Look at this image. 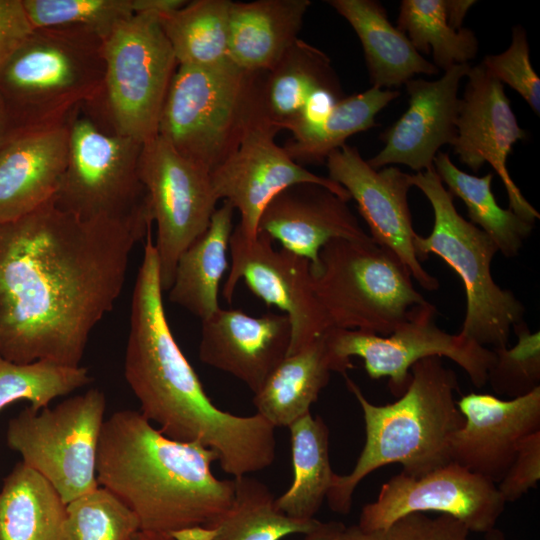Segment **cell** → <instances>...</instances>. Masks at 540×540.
<instances>
[{"label": "cell", "mask_w": 540, "mask_h": 540, "mask_svg": "<svg viewBox=\"0 0 540 540\" xmlns=\"http://www.w3.org/2000/svg\"><path fill=\"white\" fill-rule=\"evenodd\" d=\"M147 217L85 220L51 199L0 222V355L77 367L94 327L112 310Z\"/></svg>", "instance_id": "1"}, {"label": "cell", "mask_w": 540, "mask_h": 540, "mask_svg": "<svg viewBox=\"0 0 540 540\" xmlns=\"http://www.w3.org/2000/svg\"><path fill=\"white\" fill-rule=\"evenodd\" d=\"M132 293L124 376L140 413L167 437L214 450L222 470L238 478L275 460V427L255 413L218 408L206 394L170 329L151 230Z\"/></svg>", "instance_id": "2"}, {"label": "cell", "mask_w": 540, "mask_h": 540, "mask_svg": "<svg viewBox=\"0 0 540 540\" xmlns=\"http://www.w3.org/2000/svg\"><path fill=\"white\" fill-rule=\"evenodd\" d=\"M216 452L171 439L140 411L104 420L96 478L137 516L140 530L162 534L215 522L231 506L235 481L214 476Z\"/></svg>", "instance_id": "3"}, {"label": "cell", "mask_w": 540, "mask_h": 540, "mask_svg": "<svg viewBox=\"0 0 540 540\" xmlns=\"http://www.w3.org/2000/svg\"><path fill=\"white\" fill-rule=\"evenodd\" d=\"M410 373L405 392L386 405L369 402L344 375L363 412L365 444L351 473L334 476L326 496L333 512L348 514L357 485L382 466L398 463L402 473L420 477L451 462L449 439L464 423L454 398L457 376L439 356L416 362Z\"/></svg>", "instance_id": "4"}, {"label": "cell", "mask_w": 540, "mask_h": 540, "mask_svg": "<svg viewBox=\"0 0 540 540\" xmlns=\"http://www.w3.org/2000/svg\"><path fill=\"white\" fill-rule=\"evenodd\" d=\"M104 80L101 37L79 26L34 28L0 69V94L15 106L9 118L22 119L20 134L67 124L102 99Z\"/></svg>", "instance_id": "5"}, {"label": "cell", "mask_w": 540, "mask_h": 540, "mask_svg": "<svg viewBox=\"0 0 540 540\" xmlns=\"http://www.w3.org/2000/svg\"><path fill=\"white\" fill-rule=\"evenodd\" d=\"M261 72L231 59L210 66L178 65L162 108L158 135L211 172L239 144L258 113Z\"/></svg>", "instance_id": "6"}, {"label": "cell", "mask_w": 540, "mask_h": 540, "mask_svg": "<svg viewBox=\"0 0 540 540\" xmlns=\"http://www.w3.org/2000/svg\"><path fill=\"white\" fill-rule=\"evenodd\" d=\"M410 182L426 196L434 213L431 233L415 237L418 260L437 255L464 286L466 312L460 334L484 347H507L511 329L523 320L525 307L510 290L502 289L493 280L491 264L499 252L496 244L458 213L454 196L434 167L410 174Z\"/></svg>", "instance_id": "7"}, {"label": "cell", "mask_w": 540, "mask_h": 540, "mask_svg": "<svg viewBox=\"0 0 540 540\" xmlns=\"http://www.w3.org/2000/svg\"><path fill=\"white\" fill-rule=\"evenodd\" d=\"M411 278L393 253L372 240L333 239L320 250L312 287L332 328L387 336L426 301Z\"/></svg>", "instance_id": "8"}, {"label": "cell", "mask_w": 540, "mask_h": 540, "mask_svg": "<svg viewBox=\"0 0 540 540\" xmlns=\"http://www.w3.org/2000/svg\"><path fill=\"white\" fill-rule=\"evenodd\" d=\"M85 108L68 122L67 165L54 203L85 220L151 219L139 178L143 143L108 132Z\"/></svg>", "instance_id": "9"}, {"label": "cell", "mask_w": 540, "mask_h": 540, "mask_svg": "<svg viewBox=\"0 0 540 540\" xmlns=\"http://www.w3.org/2000/svg\"><path fill=\"white\" fill-rule=\"evenodd\" d=\"M102 106L114 132L144 143L158 135L164 101L178 67L159 16L136 13L104 40Z\"/></svg>", "instance_id": "10"}, {"label": "cell", "mask_w": 540, "mask_h": 540, "mask_svg": "<svg viewBox=\"0 0 540 540\" xmlns=\"http://www.w3.org/2000/svg\"><path fill=\"white\" fill-rule=\"evenodd\" d=\"M105 409V395L97 388L53 408L28 406L9 421L7 445L68 504L99 486L96 461Z\"/></svg>", "instance_id": "11"}, {"label": "cell", "mask_w": 540, "mask_h": 540, "mask_svg": "<svg viewBox=\"0 0 540 540\" xmlns=\"http://www.w3.org/2000/svg\"><path fill=\"white\" fill-rule=\"evenodd\" d=\"M436 316V307L425 301L411 308L404 321L387 336L330 328L324 338L338 359L351 363V357H359L371 379L387 377L390 392L397 398L410 383L412 365L432 356L451 359L475 387H483L495 360L493 350L460 333L446 332L438 327Z\"/></svg>", "instance_id": "12"}, {"label": "cell", "mask_w": 540, "mask_h": 540, "mask_svg": "<svg viewBox=\"0 0 540 540\" xmlns=\"http://www.w3.org/2000/svg\"><path fill=\"white\" fill-rule=\"evenodd\" d=\"M139 178L156 223L161 287L168 291L180 256L207 230L219 200L210 172L159 135L142 144Z\"/></svg>", "instance_id": "13"}, {"label": "cell", "mask_w": 540, "mask_h": 540, "mask_svg": "<svg viewBox=\"0 0 540 540\" xmlns=\"http://www.w3.org/2000/svg\"><path fill=\"white\" fill-rule=\"evenodd\" d=\"M273 240L262 232L248 237L237 224L229 239L231 265L222 288L231 303L237 284L243 280L249 290L267 306H276L290 320L291 355L332 328L312 287L311 263L286 249H275Z\"/></svg>", "instance_id": "14"}, {"label": "cell", "mask_w": 540, "mask_h": 540, "mask_svg": "<svg viewBox=\"0 0 540 540\" xmlns=\"http://www.w3.org/2000/svg\"><path fill=\"white\" fill-rule=\"evenodd\" d=\"M505 504L495 483L451 461L420 477L402 472L391 477L377 499L363 506L357 525L375 530L410 513L438 512L469 532L486 533L495 528Z\"/></svg>", "instance_id": "15"}, {"label": "cell", "mask_w": 540, "mask_h": 540, "mask_svg": "<svg viewBox=\"0 0 540 540\" xmlns=\"http://www.w3.org/2000/svg\"><path fill=\"white\" fill-rule=\"evenodd\" d=\"M278 131L267 119L254 116L237 147L210 172L217 199L238 210V225L251 238L258 233V222L265 207L289 186L319 184L340 198L350 200L341 185L292 160L284 148L275 143Z\"/></svg>", "instance_id": "16"}, {"label": "cell", "mask_w": 540, "mask_h": 540, "mask_svg": "<svg viewBox=\"0 0 540 540\" xmlns=\"http://www.w3.org/2000/svg\"><path fill=\"white\" fill-rule=\"evenodd\" d=\"M332 181L353 199L369 227L372 241L393 253L426 290H437L439 281L418 260L408 203L410 174L395 166L371 167L357 148L346 143L333 150L325 161Z\"/></svg>", "instance_id": "17"}, {"label": "cell", "mask_w": 540, "mask_h": 540, "mask_svg": "<svg viewBox=\"0 0 540 540\" xmlns=\"http://www.w3.org/2000/svg\"><path fill=\"white\" fill-rule=\"evenodd\" d=\"M460 98L456 137L451 146L460 162L477 172L485 163L500 177L509 199V208L534 224L539 212L526 200L507 168L514 144L526 137L511 108L503 84L482 63L471 67Z\"/></svg>", "instance_id": "18"}, {"label": "cell", "mask_w": 540, "mask_h": 540, "mask_svg": "<svg viewBox=\"0 0 540 540\" xmlns=\"http://www.w3.org/2000/svg\"><path fill=\"white\" fill-rule=\"evenodd\" d=\"M456 403L464 423L449 439L451 461L499 483L521 441L540 431V387L508 400L469 393Z\"/></svg>", "instance_id": "19"}, {"label": "cell", "mask_w": 540, "mask_h": 540, "mask_svg": "<svg viewBox=\"0 0 540 540\" xmlns=\"http://www.w3.org/2000/svg\"><path fill=\"white\" fill-rule=\"evenodd\" d=\"M470 68L469 63L455 65L437 80L407 81L408 107L381 135L384 147L368 164L374 169L402 164L416 173L433 168L439 149L456 137L458 90Z\"/></svg>", "instance_id": "20"}, {"label": "cell", "mask_w": 540, "mask_h": 540, "mask_svg": "<svg viewBox=\"0 0 540 540\" xmlns=\"http://www.w3.org/2000/svg\"><path fill=\"white\" fill-rule=\"evenodd\" d=\"M291 325L286 314L251 316L222 309L202 321L200 360L243 382L255 394L287 356Z\"/></svg>", "instance_id": "21"}, {"label": "cell", "mask_w": 540, "mask_h": 540, "mask_svg": "<svg viewBox=\"0 0 540 540\" xmlns=\"http://www.w3.org/2000/svg\"><path fill=\"white\" fill-rule=\"evenodd\" d=\"M348 201L325 186L300 183L278 193L263 210L258 232H262L298 256L319 265L322 247L333 239L370 241Z\"/></svg>", "instance_id": "22"}, {"label": "cell", "mask_w": 540, "mask_h": 540, "mask_svg": "<svg viewBox=\"0 0 540 540\" xmlns=\"http://www.w3.org/2000/svg\"><path fill=\"white\" fill-rule=\"evenodd\" d=\"M68 123L13 135L0 149V222L54 198L68 159Z\"/></svg>", "instance_id": "23"}, {"label": "cell", "mask_w": 540, "mask_h": 540, "mask_svg": "<svg viewBox=\"0 0 540 540\" xmlns=\"http://www.w3.org/2000/svg\"><path fill=\"white\" fill-rule=\"evenodd\" d=\"M324 334L287 355L253 394L256 413L275 428L288 427L309 413L311 405L329 383L332 372L344 376L354 367L331 353Z\"/></svg>", "instance_id": "24"}, {"label": "cell", "mask_w": 540, "mask_h": 540, "mask_svg": "<svg viewBox=\"0 0 540 540\" xmlns=\"http://www.w3.org/2000/svg\"><path fill=\"white\" fill-rule=\"evenodd\" d=\"M309 0L231 2L229 57L249 72L274 67L297 41Z\"/></svg>", "instance_id": "25"}, {"label": "cell", "mask_w": 540, "mask_h": 540, "mask_svg": "<svg viewBox=\"0 0 540 540\" xmlns=\"http://www.w3.org/2000/svg\"><path fill=\"white\" fill-rule=\"evenodd\" d=\"M327 3L357 34L372 86L392 89L405 85L416 74L438 73L437 67L414 48L405 33L391 24L380 2L329 0Z\"/></svg>", "instance_id": "26"}, {"label": "cell", "mask_w": 540, "mask_h": 540, "mask_svg": "<svg viewBox=\"0 0 540 540\" xmlns=\"http://www.w3.org/2000/svg\"><path fill=\"white\" fill-rule=\"evenodd\" d=\"M234 208L226 201L214 211L207 230L180 256L168 290L169 301L201 321L220 309L218 294L228 267Z\"/></svg>", "instance_id": "27"}, {"label": "cell", "mask_w": 540, "mask_h": 540, "mask_svg": "<svg viewBox=\"0 0 540 540\" xmlns=\"http://www.w3.org/2000/svg\"><path fill=\"white\" fill-rule=\"evenodd\" d=\"M320 88L341 90L329 57L298 38L274 67L261 72L259 116L281 130Z\"/></svg>", "instance_id": "28"}, {"label": "cell", "mask_w": 540, "mask_h": 540, "mask_svg": "<svg viewBox=\"0 0 540 540\" xmlns=\"http://www.w3.org/2000/svg\"><path fill=\"white\" fill-rule=\"evenodd\" d=\"M66 507L49 481L18 462L0 490V540H66Z\"/></svg>", "instance_id": "29"}, {"label": "cell", "mask_w": 540, "mask_h": 540, "mask_svg": "<svg viewBox=\"0 0 540 540\" xmlns=\"http://www.w3.org/2000/svg\"><path fill=\"white\" fill-rule=\"evenodd\" d=\"M291 436L293 479L276 498L278 509L290 518L312 520L326 499L334 476L329 459V429L311 412L288 426Z\"/></svg>", "instance_id": "30"}, {"label": "cell", "mask_w": 540, "mask_h": 540, "mask_svg": "<svg viewBox=\"0 0 540 540\" xmlns=\"http://www.w3.org/2000/svg\"><path fill=\"white\" fill-rule=\"evenodd\" d=\"M234 499L215 522L198 529L199 540H281L306 535L321 521L297 520L282 513L269 487L250 475L234 478Z\"/></svg>", "instance_id": "31"}, {"label": "cell", "mask_w": 540, "mask_h": 540, "mask_svg": "<svg viewBox=\"0 0 540 540\" xmlns=\"http://www.w3.org/2000/svg\"><path fill=\"white\" fill-rule=\"evenodd\" d=\"M433 166L447 190L464 202L469 222L485 232L505 257L518 255L534 224L498 205L491 189L494 173L482 177L470 175L441 151L435 156Z\"/></svg>", "instance_id": "32"}, {"label": "cell", "mask_w": 540, "mask_h": 540, "mask_svg": "<svg viewBox=\"0 0 540 540\" xmlns=\"http://www.w3.org/2000/svg\"><path fill=\"white\" fill-rule=\"evenodd\" d=\"M399 96L398 90L371 86L343 97L323 122L293 133L283 148L299 165L324 164L327 156L350 136L377 126L376 115Z\"/></svg>", "instance_id": "33"}, {"label": "cell", "mask_w": 540, "mask_h": 540, "mask_svg": "<svg viewBox=\"0 0 540 540\" xmlns=\"http://www.w3.org/2000/svg\"><path fill=\"white\" fill-rule=\"evenodd\" d=\"M229 0H195L159 16L178 65L210 66L229 60Z\"/></svg>", "instance_id": "34"}, {"label": "cell", "mask_w": 540, "mask_h": 540, "mask_svg": "<svg viewBox=\"0 0 540 540\" xmlns=\"http://www.w3.org/2000/svg\"><path fill=\"white\" fill-rule=\"evenodd\" d=\"M397 28L419 53L432 52L438 70L468 64L478 53V39L471 29L455 30L448 24L444 0H402Z\"/></svg>", "instance_id": "35"}, {"label": "cell", "mask_w": 540, "mask_h": 540, "mask_svg": "<svg viewBox=\"0 0 540 540\" xmlns=\"http://www.w3.org/2000/svg\"><path fill=\"white\" fill-rule=\"evenodd\" d=\"M91 382L88 369L50 361L19 364L0 355V410L16 401L30 402L39 411L57 397Z\"/></svg>", "instance_id": "36"}, {"label": "cell", "mask_w": 540, "mask_h": 540, "mask_svg": "<svg viewBox=\"0 0 540 540\" xmlns=\"http://www.w3.org/2000/svg\"><path fill=\"white\" fill-rule=\"evenodd\" d=\"M66 511V540H131L140 530L135 513L102 486L69 502Z\"/></svg>", "instance_id": "37"}, {"label": "cell", "mask_w": 540, "mask_h": 540, "mask_svg": "<svg viewBox=\"0 0 540 540\" xmlns=\"http://www.w3.org/2000/svg\"><path fill=\"white\" fill-rule=\"evenodd\" d=\"M34 28L79 26L105 40L135 14L134 0H23Z\"/></svg>", "instance_id": "38"}, {"label": "cell", "mask_w": 540, "mask_h": 540, "mask_svg": "<svg viewBox=\"0 0 540 540\" xmlns=\"http://www.w3.org/2000/svg\"><path fill=\"white\" fill-rule=\"evenodd\" d=\"M512 329L516 344L492 349L495 360L487 373L493 391L510 399L540 387V332H532L523 320Z\"/></svg>", "instance_id": "39"}, {"label": "cell", "mask_w": 540, "mask_h": 540, "mask_svg": "<svg viewBox=\"0 0 540 540\" xmlns=\"http://www.w3.org/2000/svg\"><path fill=\"white\" fill-rule=\"evenodd\" d=\"M468 534L466 526L449 515L432 518L425 513H410L385 528L345 526L337 540H468Z\"/></svg>", "instance_id": "40"}, {"label": "cell", "mask_w": 540, "mask_h": 540, "mask_svg": "<svg viewBox=\"0 0 540 540\" xmlns=\"http://www.w3.org/2000/svg\"><path fill=\"white\" fill-rule=\"evenodd\" d=\"M483 66L502 84L513 88L540 115V79L531 61L526 31L520 25L512 30L510 46L500 54L487 55Z\"/></svg>", "instance_id": "41"}, {"label": "cell", "mask_w": 540, "mask_h": 540, "mask_svg": "<svg viewBox=\"0 0 540 540\" xmlns=\"http://www.w3.org/2000/svg\"><path fill=\"white\" fill-rule=\"evenodd\" d=\"M540 480V431L524 438L518 446L516 455L497 489L505 501L514 502Z\"/></svg>", "instance_id": "42"}, {"label": "cell", "mask_w": 540, "mask_h": 540, "mask_svg": "<svg viewBox=\"0 0 540 540\" xmlns=\"http://www.w3.org/2000/svg\"><path fill=\"white\" fill-rule=\"evenodd\" d=\"M33 30L23 0H0V69Z\"/></svg>", "instance_id": "43"}, {"label": "cell", "mask_w": 540, "mask_h": 540, "mask_svg": "<svg viewBox=\"0 0 540 540\" xmlns=\"http://www.w3.org/2000/svg\"><path fill=\"white\" fill-rule=\"evenodd\" d=\"M188 1L185 0H134L136 13H152L158 16L180 9Z\"/></svg>", "instance_id": "44"}, {"label": "cell", "mask_w": 540, "mask_h": 540, "mask_svg": "<svg viewBox=\"0 0 540 540\" xmlns=\"http://www.w3.org/2000/svg\"><path fill=\"white\" fill-rule=\"evenodd\" d=\"M475 3L474 0H444L448 24L455 30L461 29L468 10Z\"/></svg>", "instance_id": "45"}, {"label": "cell", "mask_w": 540, "mask_h": 540, "mask_svg": "<svg viewBox=\"0 0 540 540\" xmlns=\"http://www.w3.org/2000/svg\"><path fill=\"white\" fill-rule=\"evenodd\" d=\"M345 525L337 521L321 522L312 532L304 535L303 540H337Z\"/></svg>", "instance_id": "46"}, {"label": "cell", "mask_w": 540, "mask_h": 540, "mask_svg": "<svg viewBox=\"0 0 540 540\" xmlns=\"http://www.w3.org/2000/svg\"><path fill=\"white\" fill-rule=\"evenodd\" d=\"M12 136V128L5 103L0 94V149Z\"/></svg>", "instance_id": "47"}, {"label": "cell", "mask_w": 540, "mask_h": 540, "mask_svg": "<svg viewBox=\"0 0 540 540\" xmlns=\"http://www.w3.org/2000/svg\"><path fill=\"white\" fill-rule=\"evenodd\" d=\"M131 540H174L169 534L139 530Z\"/></svg>", "instance_id": "48"}, {"label": "cell", "mask_w": 540, "mask_h": 540, "mask_svg": "<svg viewBox=\"0 0 540 540\" xmlns=\"http://www.w3.org/2000/svg\"><path fill=\"white\" fill-rule=\"evenodd\" d=\"M485 540H507L504 533L496 527L485 533Z\"/></svg>", "instance_id": "49"}]
</instances>
